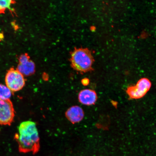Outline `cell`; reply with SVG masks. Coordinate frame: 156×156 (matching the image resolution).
I'll use <instances>...</instances> for the list:
<instances>
[{
    "label": "cell",
    "instance_id": "52a82bcc",
    "mask_svg": "<svg viewBox=\"0 0 156 156\" xmlns=\"http://www.w3.org/2000/svg\"><path fill=\"white\" fill-rule=\"evenodd\" d=\"M78 98L79 102L82 104L90 106L95 104L97 100V96L94 90L87 89L80 92Z\"/></svg>",
    "mask_w": 156,
    "mask_h": 156
},
{
    "label": "cell",
    "instance_id": "8fae6325",
    "mask_svg": "<svg viewBox=\"0 0 156 156\" xmlns=\"http://www.w3.org/2000/svg\"><path fill=\"white\" fill-rule=\"evenodd\" d=\"M82 82L83 84L84 85H87L89 83V80L87 79H84L82 81Z\"/></svg>",
    "mask_w": 156,
    "mask_h": 156
},
{
    "label": "cell",
    "instance_id": "ba28073f",
    "mask_svg": "<svg viewBox=\"0 0 156 156\" xmlns=\"http://www.w3.org/2000/svg\"><path fill=\"white\" fill-rule=\"evenodd\" d=\"M68 119L73 123L81 122L84 117L83 109L79 106H73L68 109L66 114Z\"/></svg>",
    "mask_w": 156,
    "mask_h": 156
},
{
    "label": "cell",
    "instance_id": "9c48e42d",
    "mask_svg": "<svg viewBox=\"0 0 156 156\" xmlns=\"http://www.w3.org/2000/svg\"><path fill=\"white\" fill-rule=\"evenodd\" d=\"M13 93L6 86L0 84V99L4 100H10Z\"/></svg>",
    "mask_w": 156,
    "mask_h": 156
},
{
    "label": "cell",
    "instance_id": "5b68a950",
    "mask_svg": "<svg viewBox=\"0 0 156 156\" xmlns=\"http://www.w3.org/2000/svg\"><path fill=\"white\" fill-rule=\"evenodd\" d=\"M151 85L149 80L143 78L140 79L135 86L128 87L126 92L130 99L141 98L149 91Z\"/></svg>",
    "mask_w": 156,
    "mask_h": 156
},
{
    "label": "cell",
    "instance_id": "7a4b0ae2",
    "mask_svg": "<svg viewBox=\"0 0 156 156\" xmlns=\"http://www.w3.org/2000/svg\"><path fill=\"white\" fill-rule=\"evenodd\" d=\"M72 67L76 71L85 73L91 69L93 62L91 52L86 48L75 49L70 58Z\"/></svg>",
    "mask_w": 156,
    "mask_h": 156
},
{
    "label": "cell",
    "instance_id": "6da1fadb",
    "mask_svg": "<svg viewBox=\"0 0 156 156\" xmlns=\"http://www.w3.org/2000/svg\"><path fill=\"white\" fill-rule=\"evenodd\" d=\"M15 138L19 151L24 153H35L39 148L40 137L36 123L28 120L20 124Z\"/></svg>",
    "mask_w": 156,
    "mask_h": 156
},
{
    "label": "cell",
    "instance_id": "8992f818",
    "mask_svg": "<svg viewBox=\"0 0 156 156\" xmlns=\"http://www.w3.org/2000/svg\"><path fill=\"white\" fill-rule=\"evenodd\" d=\"M19 64L17 70L24 76L32 75L35 72V66L34 62L30 60L26 54H23L19 58Z\"/></svg>",
    "mask_w": 156,
    "mask_h": 156
},
{
    "label": "cell",
    "instance_id": "277c9868",
    "mask_svg": "<svg viewBox=\"0 0 156 156\" xmlns=\"http://www.w3.org/2000/svg\"><path fill=\"white\" fill-rule=\"evenodd\" d=\"M15 116V109L11 101L0 99V125L10 126Z\"/></svg>",
    "mask_w": 156,
    "mask_h": 156
},
{
    "label": "cell",
    "instance_id": "3957f363",
    "mask_svg": "<svg viewBox=\"0 0 156 156\" xmlns=\"http://www.w3.org/2000/svg\"><path fill=\"white\" fill-rule=\"evenodd\" d=\"M5 81V85L13 92L20 90L25 85L24 76L17 69L9 70L6 75Z\"/></svg>",
    "mask_w": 156,
    "mask_h": 156
},
{
    "label": "cell",
    "instance_id": "30bf717a",
    "mask_svg": "<svg viewBox=\"0 0 156 156\" xmlns=\"http://www.w3.org/2000/svg\"><path fill=\"white\" fill-rule=\"evenodd\" d=\"M13 1L10 0H0V13L9 9Z\"/></svg>",
    "mask_w": 156,
    "mask_h": 156
}]
</instances>
